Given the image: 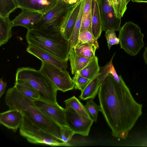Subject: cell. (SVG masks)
I'll use <instances>...</instances> for the list:
<instances>
[{
  "mask_svg": "<svg viewBox=\"0 0 147 147\" xmlns=\"http://www.w3.org/2000/svg\"><path fill=\"white\" fill-rule=\"evenodd\" d=\"M102 84L99 73L92 79L86 88L81 92L79 98L85 100L95 98L98 93Z\"/></svg>",
  "mask_w": 147,
  "mask_h": 147,
  "instance_id": "obj_17",
  "label": "cell"
},
{
  "mask_svg": "<svg viewBox=\"0 0 147 147\" xmlns=\"http://www.w3.org/2000/svg\"><path fill=\"white\" fill-rule=\"evenodd\" d=\"M78 55L88 59H92L95 56L97 48L94 45L89 43H78L73 49Z\"/></svg>",
  "mask_w": 147,
  "mask_h": 147,
  "instance_id": "obj_24",
  "label": "cell"
},
{
  "mask_svg": "<svg viewBox=\"0 0 147 147\" xmlns=\"http://www.w3.org/2000/svg\"><path fill=\"white\" fill-rule=\"evenodd\" d=\"M19 128L20 134L30 143L51 146H70L61 138L39 127L24 115Z\"/></svg>",
  "mask_w": 147,
  "mask_h": 147,
  "instance_id": "obj_6",
  "label": "cell"
},
{
  "mask_svg": "<svg viewBox=\"0 0 147 147\" xmlns=\"http://www.w3.org/2000/svg\"><path fill=\"white\" fill-rule=\"evenodd\" d=\"M146 129H147V127H146Z\"/></svg>",
  "mask_w": 147,
  "mask_h": 147,
  "instance_id": "obj_40",
  "label": "cell"
},
{
  "mask_svg": "<svg viewBox=\"0 0 147 147\" xmlns=\"http://www.w3.org/2000/svg\"><path fill=\"white\" fill-rule=\"evenodd\" d=\"M0 46L6 44L12 37L11 29L13 27L12 21L9 16L0 17Z\"/></svg>",
  "mask_w": 147,
  "mask_h": 147,
  "instance_id": "obj_21",
  "label": "cell"
},
{
  "mask_svg": "<svg viewBox=\"0 0 147 147\" xmlns=\"http://www.w3.org/2000/svg\"><path fill=\"white\" fill-rule=\"evenodd\" d=\"M36 106L50 119L60 127H68L65 109L58 103H53L38 99L34 101Z\"/></svg>",
  "mask_w": 147,
  "mask_h": 147,
  "instance_id": "obj_10",
  "label": "cell"
},
{
  "mask_svg": "<svg viewBox=\"0 0 147 147\" xmlns=\"http://www.w3.org/2000/svg\"><path fill=\"white\" fill-rule=\"evenodd\" d=\"M78 55L73 49L69 52V59L71 65V74H75L80 71L93 59Z\"/></svg>",
  "mask_w": 147,
  "mask_h": 147,
  "instance_id": "obj_18",
  "label": "cell"
},
{
  "mask_svg": "<svg viewBox=\"0 0 147 147\" xmlns=\"http://www.w3.org/2000/svg\"><path fill=\"white\" fill-rule=\"evenodd\" d=\"M77 3L70 4L63 0H59L53 7L43 14L38 23L32 28L61 33Z\"/></svg>",
  "mask_w": 147,
  "mask_h": 147,
  "instance_id": "obj_5",
  "label": "cell"
},
{
  "mask_svg": "<svg viewBox=\"0 0 147 147\" xmlns=\"http://www.w3.org/2000/svg\"><path fill=\"white\" fill-rule=\"evenodd\" d=\"M12 21L13 26H20L28 30L32 29L37 24L43 13L25 9Z\"/></svg>",
  "mask_w": 147,
  "mask_h": 147,
  "instance_id": "obj_12",
  "label": "cell"
},
{
  "mask_svg": "<svg viewBox=\"0 0 147 147\" xmlns=\"http://www.w3.org/2000/svg\"><path fill=\"white\" fill-rule=\"evenodd\" d=\"M132 2L137 3H147V0H131Z\"/></svg>",
  "mask_w": 147,
  "mask_h": 147,
  "instance_id": "obj_38",
  "label": "cell"
},
{
  "mask_svg": "<svg viewBox=\"0 0 147 147\" xmlns=\"http://www.w3.org/2000/svg\"><path fill=\"white\" fill-rule=\"evenodd\" d=\"M102 24V31L113 30L119 31L121 19L116 17L112 7L107 0H98Z\"/></svg>",
  "mask_w": 147,
  "mask_h": 147,
  "instance_id": "obj_11",
  "label": "cell"
},
{
  "mask_svg": "<svg viewBox=\"0 0 147 147\" xmlns=\"http://www.w3.org/2000/svg\"><path fill=\"white\" fill-rule=\"evenodd\" d=\"M26 51L42 61L51 64L63 70H66L68 67L67 61L61 60L36 46L28 44Z\"/></svg>",
  "mask_w": 147,
  "mask_h": 147,
  "instance_id": "obj_14",
  "label": "cell"
},
{
  "mask_svg": "<svg viewBox=\"0 0 147 147\" xmlns=\"http://www.w3.org/2000/svg\"><path fill=\"white\" fill-rule=\"evenodd\" d=\"M7 86V84L6 82H4L2 78L0 79V97L5 92L6 88Z\"/></svg>",
  "mask_w": 147,
  "mask_h": 147,
  "instance_id": "obj_34",
  "label": "cell"
},
{
  "mask_svg": "<svg viewBox=\"0 0 147 147\" xmlns=\"http://www.w3.org/2000/svg\"><path fill=\"white\" fill-rule=\"evenodd\" d=\"M100 70V67L98 64V59L95 56L88 64L80 71L76 74L92 80L98 74Z\"/></svg>",
  "mask_w": 147,
  "mask_h": 147,
  "instance_id": "obj_22",
  "label": "cell"
},
{
  "mask_svg": "<svg viewBox=\"0 0 147 147\" xmlns=\"http://www.w3.org/2000/svg\"><path fill=\"white\" fill-rule=\"evenodd\" d=\"M85 107L88 113L92 117L94 121L96 122L98 113L102 111L100 106L96 104L93 99H90L87 101Z\"/></svg>",
  "mask_w": 147,
  "mask_h": 147,
  "instance_id": "obj_29",
  "label": "cell"
},
{
  "mask_svg": "<svg viewBox=\"0 0 147 147\" xmlns=\"http://www.w3.org/2000/svg\"><path fill=\"white\" fill-rule=\"evenodd\" d=\"M105 32V36L106 38L108 46L109 49L112 46L119 43V40L113 30H107Z\"/></svg>",
  "mask_w": 147,
  "mask_h": 147,
  "instance_id": "obj_33",
  "label": "cell"
},
{
  "mask_svg": "<svg viewBox=\"0 0 147 147\" xmlns=\"http://www.w3.org/2000/svg\"><path fill=\"white\" fill-rule=\"evenodd\" d=\"M14 86L20 93L32 100L40 98L38 91L26 82L15 80Z\"/></svg>",
  "mask_w": 147,
  "mask_h": 147,
  "instance_id": "obj_20",
  "label": "cell"
},
{
  "mask_svg": "<svg viewBox=\"0 0 147 147\" xmlns=\"http://www.w3.org/2000/svg\"><path fill=\"white\" fill-rule=\"evenodd\" d=\"M85 0H82L80 8L70 40L69 52L73 49L78 42L81 27Z\"/></svg>",
  "mask_w": 147,
  "mask_h": 147,
  "instance_id": "obj_23",
  "label": "cell"
},
{
  "mask_svg": "<svg viewBox=\"0 0 147 147\" xmlns=\"http://www.w3.org/2000/svg\"><path fill=\"white\" fill-rule=\"evenodd\" d=\"M66 3L70 4H76L80 1L81 0H63Z\"/></svg>",
  "mask_w": 147,
  "mask_h": 147,
  "instance_id": "obj_36",
  "label": "cell"
},
{
  "mask_svg": "<svg viewBox=\"0 0 147 147\" xmlns=\"http://www.w3.org/2000/svg\"><path fill=\"white\" fill-rule=\"evenodd\" d=\"M24 116L19 110L9 109L0 113V123L16 132L21 125Z\"/></svg>",
  "mask_w": 147,
  "mask_h": 147,
  "instance_id": "obj_15",
  "label": "cell"
},
{
  "mask_svg": "<svg viewBox=\"0 0 147 147\" xmlns=\"http://www.w3.org/2000/svg\"><path fill=\"white\" fill-rule=\"evenodd\" d=\"M81 1L78 3L74 9L67 23L61 33L63 38L70 41L80 11Z\"/></svg>",
  "mask_w": 147,
  "mask_h": 147,
  "instance_id": "obj_19",
  "label": "cell"
},
{
  "mask_svg": "<svg viewBox=\"0 0 147 147\" xmlns=\"http://www.w3.org/2000/svg\"><path fill=\"white\" fill-rule=\"evenodd\" d=\"M91 5L92 0H85L80 28L82 31H91Z\"/></svg>",
  "mask_w": 147,
  "mask_h": 147,
  "instance_id": "obj_25",
  "label": "cell"
},
{
  "mask_svg": "<svg viewBox=\"0 0 147 147\" xmlns=\"http://www.w3.org/2000/svg\"><path fill=\"white\" fill-rule=\"evenodd\" d=\"M131 0H126V3L127 5Z\"/></svg>",
  "mask_w": 147,
  "mask_h": 147,
  "instance_id": "obj_39",
  "label": "cell"
},
{
  "mask_svg": "<svg viewBox=\"0 0 147 147\" xmlns=\"http://www.w3.org/2000/svg\"><path fill=\"white\" fill-rule=\"evenodd\" d=\"M120 47L131 56H135L144 46V34L134 23L126 22L119 31Z\"/></svg>",
  "mask_w": 147,
  "mask_h": 147,
  "instance_id": "obj_7",
  "label": "cell"
},
{
  "mask_svg": "<svg viewBox=\"0 0 147 147\" xmlns=\"http://www.w3.org/2000/svg\"><path fill=\"white\" fill-rule=\"evenodd\" d=\"M73 78L75 84V89L82 91L88 84L92 80L77 74H74Z\"/></svg>",
  "mask_w": 147,
  "mask_h": 147,
  "instance_id": "obj_31",
  "label": "cell"
},
{
  "mask_svg": "<svg viewBox=\"0 0 147 147\" xmlns=\"http://www.w3.org/2000/svg\"><path fill=\"white\" fill-rule=\"evenodd\" d=\"M98 94L101 112L113 136L126 139L142 115V105L134 99L124 82L118 83L110 74L102 82Z\"/></svg>",
  "mask_w": 147,
  "mask_h": 147,
  "instance_id": "obj_1",
  "label": "cell"
},
{
  "mask_svg": "<svg viewBox=\"0 0 147 147\" xmlns=\"http://www.w3.org/2000/svg\"><path fill=\"white\" fill-rule=\"evenodd\" d=\"M64 102L65 105V108H71L81 115L91 118L87 111L85 106L75 96L64 100Z\"/></svg>",
  "mask_w": 147,
  "mask_h": 147,
  "instance_id": "obj_26",
  "label": "cell"
},
{
  "mask_svg": "<svg viewBox=\"0 0 147 147\" xmlns=\"http://www.w3.org/2000/svg\"><path fill=\"white\" fill-rule=\"evenodd\" d=\"M92 33L95 38L100 36L102 30V24L98 0H92Z\"/></svg>",
  "mask_w": 147,
  "mask_h": 147,
  "instance_id": "obj_16",
  "label": "cell"
},
{
  "mask_svg": "<svg viewBox=\"0 0 147 147\" xmlns=\"http://www.w3.org/2000/svg\"><path fill=\"white\" fill-rule=\"evenodd\" d=\"M65 109L68 127L75 134L88 136L94 122L92 119L81 115L71 108Z\"/></svg>",
  "mask_w": 147,
  "mask_h": 147,
  "instance_id": "obj_9",
  "label": "cell"
},
{
  "mask_svg": "<svg viewBox=\"0 0 147 147\" xmlns=\"http://www.w3.org/2000/svg\"><path fill=\"white\" fill-rule=\"evenodd\" d=\"M18 8L15 0H0V17H5Z\"/></svg>",
  "mask_w": 147,
  "mask_h": 147,
  "instance_id": "obj_27",
  "label": "cell"
},
{
  "mask_svg": "<svg viewBox=\"0 0 147 147\" xmlns=\"http://www.w3.org/2000/svg\"><path fill=\"white\" fill-rule=\"evenodd\" d=\"M61 137L65 143L70 146L69 143L73 135L75 134L74 132L68 127L61 126L60 128Z\"/></svg>",
  "mask_w": 147,
  "mask_h": 147,
  "instance_id": "obj_32",
  "label": "cell"
},
{
  "mask_svg": "<svg viewBox=\"0 0 147 147\" xmlns=\"http://www.w3.org/2000/svg\"><path fill=\"white\" fill-rule=\"evenodd\" d=\"M133 146H147V138L143 139L136 144H133Z\"/></svg>",
  "mask_w": 147,
  "mask_h": 147,
  "instance_id": "obj_35",
  "label": "cell"
},
{
  "mask_svg": "<svg viewBox=\"0 0 147 147\" xmlns=\"http://www.w3.org/2000/svg\"><path fill=\"white\" fill-rule=\"evenodd\" d=\"M26 82L38 91L40 98L53 103L57 101V88L49 78L40 70L29 67L18 68L16 80Z\"/></svg>",
  "mask_w": 147,
  "mask_h": 147,
  "instance_id": "obj_4",
  "label": "cell"
},
{
  "mask_svg": "<svg viewBox=\"0 0 147 147\" xmlns=\"http://www.w3.org/2000/svg\"><path fill=\"white\" fill-rule=\"evenodd\" d=\"M26 37L28 44L38 47L61 60L68 61L70 41L65 39L60 32L32 28L28 30Z\"/></svg>",
  "mask_w": 147,
  "mask_h": 147,
  "instance_id": "obj_3",
  "label": "cell"
},
{
  "mask_svg": "<svg viewBox=\"0 0 147 147\" xmlns=\"http://www.w3.org/2000/svg\"><path fill=\"white\" fill-rule=\"evenodd\" d=\"M85 43L94 44L97 49L99 48L97 40L95 38L92 33L88 31L81 32L79 34L78 43Z\"/></svg>",
  "mask_w": 147,
  "mask_h": 147,
  "instance_id": "obj_30",
  "label": "cell"
},
{
  "mask_svg": "<svg viewBox=\"0 0 147 147\" xmlns=\"http://www.w3.org/2000/svg\"><path fill=\"white\" fill-rule=\"evenodd\" d=\"M40 70L55 86L58 90L64 92L74 88L75 84L69 72L47 62L42 61Z\"/></svg>",
  "mask_w": 147,
  "mask_h": 147,
  "instance_id": "obj_8",
  "label": "cell"
},
{
  "mask_svg": "<svg viewBox=\"0 0 147 147\" xmlns=\"http://www.w3.org/2000/svg\"><path fill=\"white\" fill-rule=\"evenodd\" d=\"M113 7L117 17L121 19L126 11L127 4L126 0H107Z\"/></svg>",
  "mask_w": 147,
  "mask_h": 147,
  "instance_id": "obj_28",
  "label": "cell"
},
{
  "mask_svg": "<svg viewBox=\"0 0 147 147\" xmlns=\"http://www.w3.org/2000/svg\"><path fill=\"white\" fill-rule=\"evenodd\" d=\"M5 100L9 109L19 111L39 127L61 138V127L41 111L34 101L20 93L14 86L8 89Z\"/></svg>",
  "mask_w": 147,
  "mask_h": 147,
  "instance_id": "obj_2",
  "label": "cell"
},
{
  "mask_svg": "<svg viewBox=\"0 0 147 147\" xmlns=\"http://www.w3.org/2000/svg\"><path fill=\"white\" fill-rule=\"evenodd\" d=\"M59 0H15L18 8L46 13L53 7Z\"/></svg>",
  "mask_w": 147,
  "mask_h": 147,
  "instance_id": "obj_13",
  "label": "cell"
},
{
  "mask_svg": "<svg viewBox=\"0 0 147 147\" xmlns=\"http://www.w3.org/2000/svg\"><path fill=\"white\" fill-rule=\"evenodd\" d=\"M143 56L144 62L147 65V47L145 48V51H144Z\"/></svg>",
  "mask_w": 147,
  "mask_h": 147,
  "instance_id": "obj_37",
  "label": "cell"
}]
</instances>
